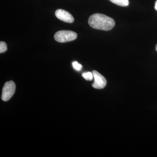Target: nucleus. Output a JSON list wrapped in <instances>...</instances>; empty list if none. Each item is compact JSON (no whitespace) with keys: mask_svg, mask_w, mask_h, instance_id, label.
<instances>
[{"mask_svg":"<svg viewBox=\"0 0 157 157\" xmlns=\"http://www.w3.org/2000/svg\"><path fill=\"white\" fill-rule=\"evenodd\" d=\"M155 9L157 11V1H156L155 3Z\"/></svg>","mask_w":157,"mask_h":157,"instance_id":"obj_10","label":"nucleus"},{"mask_svg":"<svg viewBox=\"0 0 157 157\" xmlns=\"http://www.w3.org/2000/svg\"><path fill=\"white\" fill-rule=\"evenodd\" d=\"M55 15L58 19L65 22L72 23L74 21V17L68 11L59 9L55 12Z\"/></svg>","mask_w":157,"mask_h":157,"instance_id":"obj_5","label":"nucleus"},{"mask_svg":"<svg viewBox=\"0 0 157 157\" xmlns=\"http://www.w3.org/2000/svg\"><path fill=\"white\" fill-rule=\"evenodd\" d=\"M77 36V34L73 31L63 30L56 33L54 39L57 42L63 43L73 41L76 39Z\"/></svg>","mask_w":157,"mask_h":157,"instance_id":"obj_2","label":"nucleus"},{"mask_svg":"<svg viewBox=\"0 0 157 157\" xmlns=\"http://www.w3.org/2000/svg\"><path fill=\"white\" fill-rule=\"evenodd\" d=\"M72 64H73V68L77 71H80L82 68V66L77 62H73L72 63Z\"/></svg>","mask_w":157,"mask_h":157,"instance_id":"obj_9","label":"nucleus"},{"mask_svg":"<svg viewBox=\"0 0 157 157\" xmlns=\"http://www.w3.org/2000/svg\"><path fill=\"white\" fill-rule=\"evenodd\" d=\"M92 73L94 79V81L92 84L93 87L97 89L104 88L107 84L106 78L96 70L93 71Z\"/></svg>","mask_w":157,"mask_h":157,"instance_id":"obj_4","label":"nucleus"},{"mask_svg":"<svg viewBox=\"0 0 157 157\" xmlns=\"http://www.w3.org/2000/svg\"><path fill=\"white\" fill-rule=\"evenodd\" d=\"M82 76L86 80H88V81H91L94 78V75H93V73L90 72H88L86 73H82Z\"/></svg>","mask_w":157,"mask_h":157,"instance_id":"obj_7","label":"nucleus"},{"mask_svg":"<svg viewBox=\"0 0 157 157\" xmlns=\"http://www.w3.org/2000/svg\"><path fill=\"white\" fill-rule=\"evenodd\" d=\"M155 49H156V51L157 52V44L156 45Z\"/></svg>","mask_w":157,"mask_h":157,"instance_id":"obj_11","label":"nucleus"},{"mask_svg":"<svg viewBox=\"0 0 157 157\" xmlns=\"http://www.w3.org/2000/svg\"><path fill=\"white\" fill-rule=\"evenodd\" d=\"M7 50V45L6 42H0V53H4Z\"/></svg>","mask_w":157,"mask_h":157,"instance_id":"obj_8","label":"nucleus"},{"mask_svg":"<svg viewBox=\"0 0 157 157\" xmlns=\"http://www.w3.org/2000/svg\"><path fill=\"white\" fill-rule=\"evenodd\" d=\"M117 6L126 7L129 5L128 0H109Z\"/></svg>","mask_w":157,"mask_h":157,"instance_id":"obj_6","label":"nucleus"},{"mask_svg":"<svg viewBox=\"0 0 157 157\" xmlns=\"http://www.w3.org/2000/svg\"><path fill=\"white\" fill-rule=\"evenodd\" d=\"M16 90V85L14 82H7L5 84L2 90V99L3 101H9L14 95Z\"/></svg>","mask_w":157,"mask_h":157,"instance_id":"obj_3","label":"nucleus"},{"mask_svg":"<svg viewBox=\"0 0 157 157\" xmlns=\"http://www.w3.org/2000/svg\"><path fill=\"white\" fill-rule=\"evenodd\" d=\"M88 24L91 27L96 29L109 31L115 25L114 20L104 14L96 13L90 16Z\"/></svg>","mask_w":157,"mask_h":157,"instance_id":"obj_1","label":"nucleus"}]
</instances>
